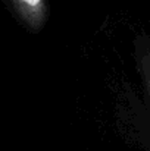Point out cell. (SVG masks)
<instances>
[{
  "instance_id": "7a4b0ae2",
  "label": "cell",
  "mask_w": 150,
  "mask_h": 151,
  "mask_svg": "<svg viewBox=\"0 0 150 151\" xmlns=\"http://www.w3.org/2000/svg\"><path fill=\"white\" fill-rule=\"evenodd\" d=\"M24 18L34 28H41L49 16L47 0H16Z\"/></svg>"
},
{
  "instance_id": "6da1fadb",
  "label": "cell",
  "mask_w": 150,
  "mask_h": 151,
  "mask_svg": "<svg viewBox=\"0 0 150 151\" xmlns=\"http://www.w3.org/2000/svg\"><path fill=\"white\" fill-rule=\"evenodd\" d=\"M134 59L150 104V37L146 34H141L134 40Z\"/></svg>"
}]
</instances>
